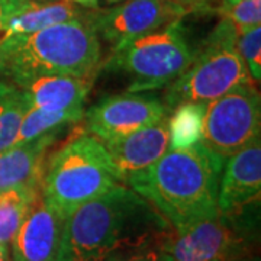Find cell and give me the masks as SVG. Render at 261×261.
<instances>
[{"label": "cell", "mask_w": 261, "mask_h": 261, "mask_svg": "<svg viewBox=\"0 0 261 261\" xmlns=\"http://www.w3.org/2000/svg\"><path fill=\"white\" fill-rule=\"evenodd\" d=\"M171 232L144 197L116 183L65 218L54 261H106L119 252L163 245Z\"/></svg>", "instance_id": "1"}, {"label": "cell", "mask_w": 261, "mask_h": 261, "mask_svg": "<svg viewBox=\"0 0 261 261\" xmlns=\"http://www.w3.org/2000/svg\"><path fill=\"white\" fill-rule=\"evenodd\" d=\"M241 214L218 212L180 231L163 244L171 261H245L250 251L247 221Z\"/></svg>", "instance_id": "7"}, {"label": "cell", "mask_w": 261, "mask_h": 261, "mask_svg": "<svg viewBox=\"0 0 261 261\" xmlns=\"http://www.w3.org/2000/svg\"><path fill=\"white\" fill-rule=\"evenodd\" d=\"M35 2H54V0H35Z\"/></svg>", "instance_id": "29"}, {"label": "cell", "mask_w": 261, "mask_h": 261, "mask_svg": "<svg viewBox=\"0 0 261 261\" xmlns=\"http://www.w3.org/2000/svg\"><path fill=\"white\" fill-rule=\"evenodd\" d=\"M195 54L180 18L113 53L103 68L126 74L128 93H141L168 87L186 71Z\"/></svg>", "instance_id": "6"}, {"label": "cell", "mask_w": 261, "mask_h": 261, "mask_svg": "<svg viewBox=\"0 0 261 261\" xmlns=\"http://www.w3.org/2000/svg\"><path fill=\"white\" fill-rule=\"evenodd\" d=\"M121 183L103 142L93 135H80L47 160L41 183L42 199L67 218L79 206Z\"/></svg>", "instance_id": "4"}, {"label": "cell", "mask_w": 261, "mask_h": 261, "mask_svg": "<svg viewBox=\"0 0 261 261\" xmlns=\"http://www.w3.org/2000/svg\"><path fill=\"white\" fill-rule=\"evenodd\" d=\"M189 9L168 0H129L111 9L86 13V20L116 53L134 39L185 16Z\"/></svg>", "instance_id": "9"}, {"label": "cell", "mask_w": 261, "mask_h": 261, "mask_svg": "<svg viewBox=\"0 0 261 261\" xmlns=\"http://www.w3.org/2000/svg\"><path fill=\"white\" fill-rule=\"evenodd\" d=\"M84 16H86L84 12L79 10L73 3H68L65 0L34 2L28 9L12 16L5 22L3 38L27 35L57 23H63L73 19H82Z\"/></svg>", "instance_id": "16"}, {"label": "cell", "mask_w": 261, "mask_h": 261, "mask_svg": "<svg viewBox=\"0 0 261 261\" xmlns=\"http://www.w3.org/2000/svg\"><path fill=\"white\" fill-rule=\"evenodd\" d=\"M238 32L228 19L207 35L192 64L167 87L163 102L168 109L180 103H209L243 84H255L237 51Z\"/></svg>", "instance_id": "5"}, {"label": "cell", "mask_w": 261, "mask_h": 261, "mask_svg": "<svg viewBox=\"0 0 261 261\" xmlns=\"http://www.w3.org/2000/svg\"><path fill=\"white\" fill-rule=\"evenodd\" d=\"M100 60V39L86 16L0 41V77L19 89L45 75H93Z\"/></svg>", "instance_id": "3"}, {"label": "cell", "mask_w": 261, "mask_h": 261, "mask_svg": "<svg viewBox=\"0 0 261 261\" xmlns=\"http://www.w3.org/2000/svg\"><path fill=\"white\" fill-rule=\"evenodd\" d=\"M167 118L118 140L103 142L116 176L125 183L130 174L152 166L168 151Z\"/></svg>", "instance_id": "13"}, {"label": "cell", "mask_w": 261, "mask_h": 261, "mask_svg": "<svg viewBox=\"0 0 261 261\" xmlns=\"http://www.w3.org/2000/svg\"><path fill=\"white\" fill-rule=\"evenodd\" d=\"M68 3H75V5H80L84 8H89V9H96L97 5H99V0H65Z\"/></svg>", "instance_id": "24"}, {"label": "cell", "mask_w": 261, "mask_h": 261, "mask_svg": "<svg viewBox=\"0 0 261 261\" xmlns=\"http://www.w3.org/2000/svg\"><path fill=\"white\" fill-rule=\"evenodd\" d=\"M109 2H111V0H109Z\"/></svg>", "instance_id": "32"}, {"label": "cell", "mask_w": 261, "mask_h": 261, "mask_svg": "<svg viewBox=\"0 0 261 261\" xmlns=\"http://www.w3.org/2000/svg\"><path fill=\"white\" fill-rule=\"evenodd\" d=\"M94 75H45L22 87L29 108L71 109L83 106L94 82Z\"/></svg>", "instance_id": "15"}, {"label": "cell", "mask_w": 261, "mask_h": 261, "mask_svg": "<svg viewBox=\"0 0 261 261\" xmlns=\"http://www.w3.org/2000/svg\"><path fill=\"white\" fill-rule=\"evenodd\" d=\"M237 51L244 60L254 83L261 80V28L250 29L237 38Z\"/></svg>", "instance_id": "22"}, {"label": "cell", "mask_w": 261, "mask_h": 261, "mask_svg": "<svg viewBox=\"0 0 261 261\" xmlns=\"http://www.w3.org/2000/svg\"><path fill=\"white\" fill-rule=\"evenodd\" d=\"M84 118L83 106L71 109H34L29 108L25 115L16 144H23L41 138L49 134H60L61 130L75 125ZM15 144V145H16Z\"/></svg>", "instance_id": "17"}, {"label": "cell", "mask_w": 261, "mask_h": 261, "mask_svg": "<svg viewBox=\"0 0 261 261\" xmlns=\"http://www.w3.org/2000/svg\"><path fill=\"white\" fill-rule=\"evenodd\" d=\"M207 103H180L168 115V149H185L202 141Z\"/></svg>", "instance_id": "19"}, {"label": "cell", "mask_w": 261, "mask_h": 261, "mask_svg": "<svg viewBox=\"0 0 261 261\" xmlns=\"http://www.w3.org/2000/svg\"><path fill=\"white\" fill-rule=\"evenodd\" d=\"M167 254L163 250L161 244L148 245L130 251H123L111 257L106 261H166Z\"/></svg>", "instance_id": "23"}, {"label": "cell", "mask_w": 261, "mask_h": 261, "mask_svg": "<svg viewBox=\"0 0 261 261\" xmlns=\"http://www.w3.org/2000/svg\"><path fill=\"white\" fill-rule=\"evenodd\" d=\"M0 261H9V252H8V248L2 247L0 245Z\"/></svg>", "instance_id": "26"}, {"label": "cell", "mask_w": 261, "mask_h": 261, "mask_svg": "<svg viewBox=\"0 0 261 261\" xmlns=\"http://www.w3.org/2000/svg\"><path fill=\"white\" fill-rule=\"evenodd\" d=\"M64 221L38 196L10 243L13 261H54Z\"/></svg>", "instance_id": "12"}, {"label": "cell", "mask_w": 261, "mask_h": 261, "mask_svg": "<svg viewBox=\"0 0 261 261\" xmlns=\"http://www.w3.org/2000/svg\"><path fill=\"white\" fill-rule=\"evenodd\" d=\"M225 160L202 142L168 149L152 166L130 174L125 183L159 212L173 231L219 212L218 190Z\"/></svg>", "instance_id": "2"}, {"label": "cell", "mask_w": 261, "mask_h": 261, "mask_svg": "<svg viewBox=\"0 0 261 261\" xmlns=\"http://www.w3.org/2000/svg\"><path fill=\"white\" fill-rule=\"evenodd\" d=\"M168 2H173V3H177L181 6H192V8H199L200 5H203L206 0H168Z\"/></svg>", "instance_id": "25"}, {"label": "cell", "mask_w": 261, "mask_h": 261, "mask_svg": "<svg viewBox=\"0 0 261 261\" xmlns=\"http://www.w3.org/2000/svg\"><path fill=\"white\" fill-rule=\"evenodd\" d=\"M29 105L22 89L0 82V151L16 144Z\"/></svg>", "instance_id": "20"}, {"label": "cell", "mask_w": 261, "mask_h": 261, "mask_svg": "<svg viewBox=\"0 0 261 261\" xmlns=\"http://www.w3.org/2000/svg\"><path fill=\"white\" fill-rule=\"evenodd\" d=\"M111 2H118V0H111Z\"/></svg>", "instance_id": "31"}, {"label": "cell", "mask_w": 261, "mask_h": 261, "mask_svg": "<svg viewBox=\"0 0 261 261\" xmlns=\"http://www.w3.org/2000/svg\"><path fill=\"white\" fill-rule=\"evenodd\" d=\"M219 15L232 23L238 35L250 29L260 27L261 0H240L232 5L224 3L219 9Z\"/></svg>", "instance_id": "21"}, {"label": "cell", "mask_w": 261, "mask_h": 261, "mask_svg": "<svg viewBox=\"0 0 261 261\" xmlns=\"http://www.w3.org/2000/svg\"><path fill=\"white\" fill-rule=\"evenodd\" d=\"M260 137L229 157L219 180L218 209L224 214H241L260 202Z\"/></svg>", "instance_id": "11"}, {"label": "cell", "mask_w": 261, "mask_h": 261, "mask_svg": "<svg viewBox=\"0 0 261 261\" xmlns=\"http://www.w3.org/2000/svg\"><path fill=\"white\" fill-rule=\"evenodd\" d=\"M41 195V187H12L0 192V245L8 248L29 209Z\"/></svg>", "instance_id": "18"}, {"label": "cell", "mask_w": 261, "mask_h": 261, "mask_svg": "<svg viewBox=\"0 0 261 261\" xmlns=\"http://www.w3.org/2000/svg\"><path fill=\"white\" fill-rule=\"evenodd\" d=\"M57 137L58 134H49L0 151V192L12 187H41L47 152Z\"/></svg>", "instance_id": "14"}, {"label": "cell", "mask_w": 261, "mask_h": 261, "mask_svg": "<svg viewBox=\"0 0 261 261\" xmlns=\"http://www.w3.org/2000/svg\"><path fill=\"white\" fill-rule=\"evenodd\" d=\"M166 261H171V260H170V257H168V255H167V260H166Z\"/></svg>", "instance_id": "30"}, {"label": "cell", "mask_w": 261, "mask_h": 261, "mask_svg": "<svg viewBox=\"0 0 261 261\" xmlns=\"http://www.w3.org/2000/svg\"><path fill=\"white\" fill-rule=\"evenodd\" d=\"M3 38V16H2V9H0V41Z\"/></svg>", "instance_id": "27"}, {"label": "cell", "mask_w": 261, "mask_h": 261, "mask_svg": "<svg viewBox=\"0 0 261 261\" xmlns=\"http://www.w3.org/2000/svg\"><path fill=\"white\" fill-rule=\"evenodd\" d=\"M237 2H240V0H224V3H226V5H232V3H237Z\"/></svg>", "instance_id": "28"}, {"label": "cell", "mask_w": 261, "mask_h": 261, "mask_svg": "<svg viewBox=\"0 0 261 261\" xmlns=\"http://www.w3.org/2000/svg\"><path fill=\"white\" fill-rule=\"evenodd\" d=\"M170 109L157 96L123 93L105 97L84 113L86 130L102 142L129 135L167 118Z\"/></svg>", "instance_id": "10"}, {"label": "cell", "mask_w": 261, "mask_h": 261, "mask_svg": "<svg viewBox=\"0 0 261 261\" xmlns=\"http://www.w3.org/2000/svg\"><path fill=\"white\" fill-rule=\"evenodd\" d=\"M260 92L243 84L206 105L200 142L226 160L260 137Z\"/></svg>", "instance_id": "8"}]
</instances>
